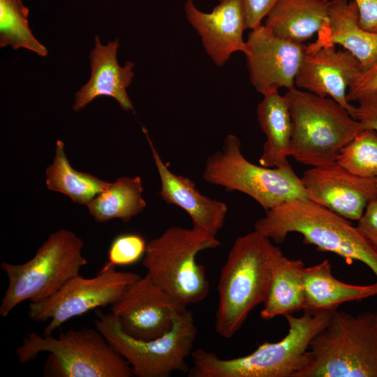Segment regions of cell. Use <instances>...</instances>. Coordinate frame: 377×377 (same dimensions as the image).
<instances>
[{
	"instance_id": "obj_1",
	"label": "cell",
	"mask_w": 377,
	"mask_h": 377,
	"mask_svg": "<svg viewBox=\"0 0 377 377\" xmlns=\"http://www.w3.org/2000/svg\"><path fill=\"white\" fill-rule=\"evenodd\" d=\"M283 256L279 246L256 230L235 240L218 283L214 327L219 336L233 337L252 310L265 302Z\"/></svg>"
},
{
	"instance_id": "obj_2",
	"label": "cell",
	"mask_w": 377,
	"mask_h": 377,
	"mask_svg": "<svg viewBox=\"0 0 377 377\" xmlns=\"http://www.w3.org/2000/svg\"><path fill=\"white\" fill-rule=\"evenodd\" d=\"M334 311L284 316L287 334L276 342H265L249 355L221 359L215 353L198 348L193 350L191 377H295L311 361L312 339L328 323Z\"/></svg>"
},
{
	"instance_id": "obj_3",
	"label": "cell",
	"mask_w": 377,
	"mask_h": 377,
	"mask_svg": "<svg viewBox=\"0 0 377 377\" xmlns=\"http://www.w3.org/2000/svg\"><path fill=\"white\" fill-rule=\"evenodd\" d=\"M255 230L276 243L297 232L302 242L323 252H331L348 264L354 260L366 265L377 281V251L346 218L311 200H295L265 211Z\"/></svg>"
},
{
	"instance_id": "obj_4",
	"label": "cell",
	"mask_w": 377,
	"mask_h": 377,
	"mask_svg": "<svg viewBox=\"0 0 377 377\" xmlns=\"http://www.w3.org/2000/svg\"><path fill=\"white\" fill-rule=\"evenodd\" d=\"M309 351V364L295 377H377V309L334 311Z\"/></svg>"
},
{
	"instance_id": "obj_5",
	"label": "cell",
	"mask_w": 377,
	"mask_h": 377,
	"mask_svg": "<svg viewBox=\"0 0 377 377\" xmlns=\"http://www.w3.org/2000/svg\"><path fill=\"white\" fill-rule=\"evenodd\" d=\"M49 356L44 375L51 377H131L128 362L108 343L96 328L70 330L59 337L27 334L16 348L21 364L35 359L40 353Z\"/></svg>"
},
{
	"instance_id": "obj_6",
	"label": "cell",
	"mask_w": 377,
	"mask_h": 377,
	"mask_svg": "<svg viewBox=\"0 0 377 377\" xmlns=\"http://www.w3.org/2000/svg\"><path fill=\"white\" fill-rule=\"evenodd\" d=\"M221 246L216 236L192 228L172 226L147 244L142 265L151 280L180 306L204 300L209 284L205 267L196 256Z\"/></svg>"
},
{
	"instance_id": "obj_7",
	"label": "cell",
	"mask_w": 377,
	"mask_h": 377,
	"mask_svg": "<svg viewBox=\"0 0 377 377\" xmlns=\"http://www.w3.org/2000/svg\"><path fill=\"white\" fill-rule=\"evenodd\" d=\"M292 117V157L311 167L337 161L363 125L337 101L293 87L285 94Z\"/></svg>"
},
{
	"instance_id": "obj_8",
	"label": "cell",
	"mask_w": 377,
	"mask_h": 377,
	"mask_svg": "<svg viewBox=\"0 0 377 377\" xmlns=\"http://www.w3.org/2000/svg\"><path fill=\"white\" fill-rule=\"evenodd\" d=\"M82 239L74 232L60 229L49 235L29 260L22 264L2 262L8 286L0 305L5 318L24 300L38 301L55 293L68 280L80 274L87 264L82 253Z\"/></svg>"
},
{
	"instance_id": "obj_9",
	"label": "cell",
	"mask_w": 377,
	"mask_h": 377,
	"mask_svg": "<svg viewBox=\"0 0 377 377\" xmlns=\"http://www.w3.org/2000/svg\"><path fill=\"white\" fill-rule=\"evenodd\" d=\"M202 177L209 184L248 195L265 211L292 200H310L290 165L268 168L252 163L242 154L241 142L233 134L226 137L221 150L207 158Z\"/></svg>"
},
{
	"instance_id": "obj_10",
	"label": "cell",
	"mask_w": 377,
	"mask_h": 377,
	"mask_svg": "<svg viewBox=\"0 0 377 377\" xmlns=\"http://www.w3.org/2000/svg\"><path fill=\"white\" fill-rule=\"evenodd\" d=\"M95 327L128 362L134 376L168 377L174 371L188 370L186 359L193 352L197 328L186 307L178 311L168 332L151 340L138 339L125 333L112 312L98 311Z\"/></svg>"
},
{
	"instance_id": "obj_11",
	"label": "cell",
	"mask_w": 377,
	"mask_h": 377,
	"mask_svg": "<svg viewBox=\"0 0 377 377\" xmlns=\"http://www.w3.org/2000/svg\"><path fill=\"white\" fill-rule=\"evenodd\" d=\"M140 276L135 272H120L115 267L104 265L94 277L84 278L78 274L50 297L31 302L28 316L36 322L49 320L44 334L52 335L68 320L90 310L112 305L126 286Z\"/></svg>"
},
{
	"instance_id": "obj_12",
	"label": "cell",
	"mask_w": 377,
	"mask_h": 377,
	"mask_svg": "<svg viewBox=\"0 0 377 377\" xmlns=\"http://www.w3.org/2000/svg\"><path fill=\"white\" fill-rule=\"evenodd\" d=\"M122 330L140 340H151L168 332L184 308L158 286L147 273L126 286L111 305Z\"/></svg>"
},
{
	"instance_id": "obj_13",
	"label": "cell",
	"mask_w": 377,
	"mask_h": 377,
	"mask_svg": "<svg viewBox=\"0 0 377 377\" xmlns=\"http://www.w3.org/2000/svg\"><path fill=\"white\" fill-rule=\"evenodd\" d=\"M306 46L279 38L263 24L251 29L244 54L249 80L256 90L264 96L280 88L295 87Z\"/></svg>"
},
{
	"instance_id": "obj_14",
	"label": "cell",
	"mask_w": 377,
	"mask_h": 377,
	"mask_svg": "<svg viewBox=\"0 0 377 377\" xmlns=\"http://www.w3.org/2000/svg\"><path fill=\"white\" fill-rule=\"evenodd\" d=\"M300 178L311 200L348 220L357 221L377 200L376 178L355 175L337 161L311 167Z\"/></svg>"
},
{
	"instance_id": "obj_15",
	"label": "cell",
	"mask_w": 377,
	"mask_h": 377,
	"mask_svg": "<svg viewBox=\"0 0 377 377\" xmlns=\"http://www.w3.org/2000/svg\"><path fill=\"white\" fill-rule=\"evenodd\" d=\"M361 71L360 62L350 52L337 50L334 44L317 40L306 46L295 85L334 99L354 118L355 106L346 96L351 81Z\"/></svg>"
},
{
	"instance_id": "obj_16",
	"label": "cell",
	"mask_w": 377,
	"mask_h": 377,
	"mask_svg": "<svg viewBox=\"0 0 377 377\" xmlns=\"http://www.w3.org/2000/svg\"><path fill=\"white\" fill-rule=\"evenodd\" d=\"M184 11L216 66H223L235 52H246L243 32L247 27L243 0H219L211 13L200 10L192 0H186Z\"/></svg>"
},
{
	"instance_id": "obj_17",
	"label": "cell",
	"mask_w": 377,
	"mask_h": 377,
	"mask_svg": "<svg viewBox=\"0 0 377 377\" xmlns=\"http://www.w3.org/2000/svg\"><path fill=\"white\" fill-rule=\"evenodd\" d=\"M152 157L160 177V196L168 204L175 205L191 217L193 227L213 236L223 228L228 207L226 203L202 195L189 178L176 175L163 163L151 140L147 130L142 126Z\"/></svg>"
},
{
	"instance_id": "obj_18",
	"label": "cell",
	"mask_w": 377,
	"mask_h": 377,
	"mask_svg": "<svg viewBox=\"0 0 377 377\" xmlns=\"http://www.w3.org/2000/svg\"><path fill=\"white\" fill-rule=\"evenodd\" d=\"M95 46L89 54L91 76L89 81L75 94L73 110L78 112L101 96H110L124 111L134 112L126 89L134 77V64L128 61L124 66L117 61L118 38L106 45L101 43L98 36L94 38Z\"/></svg>"
},
{
	"instance_id": "obj_19",
	"label": "cell",
	"mask_w": 377,
	"mask_h": 377,
	"mask_svg": "<svg viewBox=\"0 0 377 377\" xmlns=\"http://www.w3.org/2000/svg\"><path fill=\"white\" fill-rule=\"evenodd\" d=\"M330 1L280 0L265 17L264 26L279 38L304 43L316 33H326Z\"/></svg>"
},
{
	"instance_id": "obj_20",
	"label": "cell",
	"mask_w": 377,
	"mask_h": 377,
	"mask_svg": "<svg viewBox=\"0 0 377 377\" xmlns=\"http://www.w3.org/2000/svg\"><path fill=\"white\" fill-rule=\"evenodd\" d=\"M304 311H334L342 304L377 295V281L369 285H353L335 278L327 259L304 267Z\"/></svg>"
},
{
	"instance_id": "obj_21",
	"label": "cell",
	"mask_w": 377,
	"mask_h": 377,
	"mask_svg": "<svg viewBox=\"0 0 377 377\" xmlns=\"http://www.w3.org/2000/svg\"><path fill=\"white\" fill-rule=\"evenodd\" d=\"M318 40L341 45L358 60L362 71L377 61V33L360 27L353 0H330L327 30Z\"/></svg>"
},
{
	"instance_id": "obj_22",
	"label": "cell",
	"mask_w": 377,
	"mask_h": 377,
	"mask_svg": "<svg viewBox=\"0 0 377 377\" xmlns=\"http://www.w3.org/2000/svg\"><path fill=\"white\" fill-rule=\"evenodd\" d=\"M260 127L266 136L260 165L268 168H283L290 164L292 156V117L285 96L278 91L264 95L257 107Z\"/></svg>"
},
{
	"instance_id": "obj_23",
	"label": "cell",
	"mask_w": 377,
	"mask_h": 377,
	"mask_svg": "<svg viewBox=\"0 0 377 377\" xmlns=\"http://www.w3.org/2000/svg\"><path fill=\"white\" fill-rule=\"evenodd\" d=\"M142 192L143 186L139 176L121 177L110 182L105 190L88 203V212L98 223H105L113 219L127 223L147 206Z\"/></svg>"
},
{
	"instance_id": "obj_24",
	"label": "cell",
	"mask_w": 377,
	"mask_h": 377,
	"mask_svg": "<svg viewBox=\"0 0 377 377\" xmlns=\"http://www.w3.org/2000/svg\"><path fill=\"white\" fill-rule=\"evenodd\" d=\"M301 260H292L285 256L279 263L260 316L271 320L286 316L304 309V289Z\"/></svg>"
},
{
	"instance_id": "obj_25",
	"label": "cell",
	"mask_w": 377,
	"mask_h": 377,
	"mask_svg": "<svg viewBox=\"0 0 377 377\" xmlns=\"http://www.w3.org/2000/svg\"><path fill=\"white\" fill-rule=\"evenodd\" d=\"M64 146L61 140H57L53 162L46 168V186L68 195L74 202L87 205L110 182L73 168Z\"/></svg>"
},
{
	"instance_id": "obj_26",
	"label": "cell",
	"mask_w": 377,
	"mask_h": 377,
	"mask_svg": "<svg viewBox=\"0 0 377 377\" xmlns=\"http://www.w3.org/2000/svg\"><path fill=\"white\" fill-rule=\"evenodd\" d=\"M28 15L29 9L21 0H0V47L24 48L45 57L48 51L33 35Z\"/></svg>"
},
{
	"instance_id": "obj_27",
	"label": "cell",
	"mask_w": 377,
	"mask_h": 377,
	"mask_svg": "<svg viewBox=\"0 0 377 377\" xmlns=\"http://www.w3.org/2000/svg\"><path fill=\"white\" fill-rule=\"evenodd\" d=\"M337 162L355 175L377 177V132L363 129L342 148Z\"/></svg>"
},
{
	"instance_id": "obj_28",
	"label": "cell",
	"mask_w": 377,
	"mask_h": 377,
	"mask_svg": "<svg viewBox=\"0 0 377 377\" xmlns=\"http://www.w3.org/2000/svg\"><path fill=\"white\" fill-rule=\"evenodd\" d=\"M145 238L136 233H124L114 238L108 249L106 266L133 265L145 256L147 248Z\"/></svg>"
},
{
	"instance_id": "obj_29",
	"label": "cell",
	"mask_w": 377,
	"mask_h": 377,
	"mask_svg": "<svg viewBox=\"0 0 377 377\" xmlns=\"http://www.w3.org/2000/svg\"><path fill=\"white\" fill-rule=\"evenodd\" d=\"M377 91V61L361 71L351 81L347 92V101H357L361 97Z\"/></svg>"
},
{
	"instance_id": "obj_30",
	"label": "cell",
	"mask_w": 377,
	"mask_h": 377,
	"mask_svg": "<svg viewBox=\"0 0 377 377\" xmlns=\"http://www.w3.org/2000/svg\"><path fill=\"white\" fill-rule=\"evenodd\" d=\"M280 0H243L247 29H253L261 25V21L267 17Z\"/></svg>"
},
{
	"instance_id": "obj_31",
	"label": "cell",
	"mask_w": 377,
	"mask_h": 377,
	"mask_svg": "<svg viewBox=\"0 0 377 377\" xmlns=\"http://www.w3.org/2000/svg\"><path fill=\"white\" fill-rule=\"evenodd\" d=\"M357 102L354 118L364 128H371L377 132V91L361 97Z\"/></svg>"
},
{
	"instance_id": "obj_32",
	"label": "cell",
	"mask_w": 377,
	"mask_h": 377,
	"mask_svg": "<svg viewBox=\"0 0 377 377\" xmlns=\"http://www.w3.org/2000/svg\"><path fill=\"white\" fill-rule=\"evenodd\" d=\"M357 228L377 251V200L368 204Z\"/></svg>"
},
{
	"instance_id": "obj_33",
	"label": "cell",
	"mask_w": 377,
	"mask_h": 377,
	"mask_svg": "<svg viewBox=\"0 0 377 377\" xmlns=\"http://www.w3.org/2000/svg\"><path fill=\"white\" fill-rule=\"evenodd\" d=\"M353 1L357 7L360 27L377 33V0Z\"/></svg>"
},
{
	"instance_id": "obj_34",
	"label": "cell",
	"mask_w": 377,
	"mask_h": 377,
	"mask_svg": "<svg viewBox=\"0 0 377 377\" xmlns=\"http://www.w3.org/2000/svg\"><path fill=\"white\" fill-rule=\"evenodd\" d=\"M376 184H377V177H376Z\"/></svg>"
},
{
	"instance_id": "obj_35",
	"label": "cell",
	"mask_w": 377,
	"mask_h": 377,
	"mask_svg": "<svg viewBox=\"0 0 377 377\" xmlns=\"http://www.w3.org/2000/svg\"><path fill=\"white\" fill-rule=\"evenodd\" d=\"M325 1H330V0H325Z\"/></svg>"
}]
</instances>
